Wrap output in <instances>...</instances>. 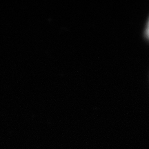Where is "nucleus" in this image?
<instances>
[{"label": "nucleus", "mask_w": 149, "mask_h": 149, "mask_svg": "<svg viewBox=\"0 0 149 149\" xmlns=\"http://www.w3.org/2000/svg\"><path fill=\"white\" fill-rule=\"evenodd\" d=\"M146 35L148 38L149 39V21H148V25H147V27H146Z\"/></svg>", "instance_id": "obj_1"}]
</instances>
